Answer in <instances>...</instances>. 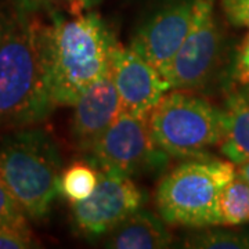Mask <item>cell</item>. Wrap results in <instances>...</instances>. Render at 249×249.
Returning <instances> with one entry per match:
<instances>
[{"instance_id": "1", "label": "cell", "mask_w": 249, "mask_h": 249, "mask_svg": "<svg viewBox=\"0 0 249 249\" xmlns=\"http://www.w3.org/2000/svg\"><path fill=\"white\" fill-rule=\"evenodd\" d=\"M40 3L16 1L0 42V127L21 129L43 122L54 108L45 60Z\"/></svg>"}, {"instance_id": "2", "label": "cell", "mask_w": 249, "mask_h": 249, "mask_svg": "<svg viewBox=\"0 0 249 249\" xmlns=\"http://www.w3.org/2000/svg\"><path fill=\"white\" fill-rule=\"evenodd\" d=\"M49 89L55 107H72L109 68L119 43L97 13L67 18L52 13L43 29Z\"/></svg>"}, {"instance_id": "3", "label": "cell", "mask_w": 249, "mask_h": 249, "mask_svg": "<svg viewBox=\"0 0 249 249\" xmlns=\"http://www.w3.org/2000/svg\"><path fill=\"white\" fill-rule=\"evenodd\" d=\"M61 154L42 127L14 129L0 140V178L29 219L42 220L60 194Z\"/></svg>"}, {"instance_id": "4", "label": "cell", "mask_w": 249, "mask_h": 249, "mask_svg": "<svg viewBox=\"0 0 249 249\" xmlns=\"http://www.w3.org/2000/svg\"><path fill=\"white\" fill-rule=\"evenodd\" d=\"M235 173V163L230 160L206 157L183 160L158 183V214L168 226L193 230L219 226L217 199Z\"/></svg>"}, {"instance_id": "5", "label": "cell", "mask_w": 249, "mask_h": 249, "mask_svg": "<svg viewBox=\"0 0 249 249\" xmlns=\"http://www.w3.org/2000/svg\"><path fill=\"white\" fill-rule=\"evenodd\" d=\"M148 124L155 144L169 158H206L222 142L223 109L196 93L173 90L152 109Z\"/></svg>"}, {"instance_id": "6", "label": "cell", "mask_w": 249, "mask_h": 249, "mask_svg": "<svg viewBox=\"0 0 249 249\" xmlns=\"http://www.w3.org/2000/svg\"><path fill=\"white\" fill-rule=\"evenodd\" d=\"M83 155L97 170H112L129 178L160 173L170 160L154 142L148 116L126 112H121Z\"/></svg>"}, {"instance_id": "7", "label": "cell", "mask_w": 249, "mask_h": 249, "mask_svg": "<svg viewBox=\"0 0 249 249\" xmlns=\"http://www.w3.org/2000/svg\"><path fill=\"white\" fill-rule=\"evenodd\" d=\"M223 55V35L214 0H196L193 24L173 58L166 80L170 90L198 93L216 78Z\"/></svg>"}, {"instance_id": "8", "label": "cell", "mask_w": 249, "mask_h": 249, "mask_svg": "<svg viewBox=\"0 0 249 249\" xmlns=\"http://www.w3.org/2000/svg\"><path fill=\"white\" fill-rule=\"evenodd\" d=\"M145 204V193L133 178L98 170V183L91 196L71 202V220L75 231L88 240L106 237Z\"/></svg>"}, {"instance_id": "9", "label": "cell", "mask_w": 249, "mask_h": 249, "mask_svg": "<svg viewBox=\"0 0 249 249\" xmlns=\"http://www.w3.org/2000/svg\"><path fill=\"white\" fill-rule=\"evenodd\" d=\"M196 0H154L134 28L130 47L166 79L193 24Z\"/></svg>"}, {"instance_id": "10", "label": "cell", "mask_w": 249, "mask_h": 249, "mask_svg": "<svg viewBox=\"0 0 249 249\" xmlns=\"http://www.w3.org/2000/svg\"><path fill=\"white\" fill-rule=\"evenodd\" d=\"M109 72L119 94L122 112L136 116H148L170 85L133 49L118 45L112 53Z\"/></svg>"}, {"instance_id": "11", "label": "cell", "mask_w": 249, "mask_h": 249, "mask_svg": "<svg viewBox=\"0 0 249 249\" xmlns=\"http://www.w3.org/2000/svg\"><path fill=\"white\" fill-rule=\"evenodd\" d=\"M72 107V139L76 148L85 154L122 112L109 68L83 91Z\"/></svg>"}, {"instance_id": "12", "label": "cell", "mask_w": 249, "mask_h": 249, "mask_svg": "<svg viewBox=\"0 0 249 249\" xmlns=\"http://www.w3.org/2000/svg\"><path fill=\"white\" fill-rule=\"evenodd\" d=\"M173 244V235L160 214L139 209L106 235L104 247L111 249H162Z\"/></svg>"}, {"instance_id": "13", "label": "cell", "mask_w": 249, "mask_h": 249, "mask_svg": "<svg viewBox=\"0 0 249 249\" xmlns=\"http://www.w3.org/2000/svg\"><path fill=\"white\" fill-rule=\"evenodd\" d=\"M222 109L223 137L219 148L237 165L249 160V85L231 90Z\"/></svg>"}, {"instance_id": "14", "label": "cell", "mask_w": 249, "mask_h": 249, "mask_svg": "<svg viewBox=\"0 0 249 249\" xmlns=\"http://www.w3.org/2000/svg\"><path fill=\"white\" fill-rule=\"evenodd\" d=\"M187 249H249V230L227 226L194 229L181 240Z\"/></svg>"}, {"instance_id": "15", "label": "cell", "mask_w": 249, "mask_h": 249, "mask_svg": "<svg viewBox=\"0 0 249 249\" xmlns=\"http://www.w3.org/2000/svg\"><path fill=\"white\" fill-rule=\"evenodd\" d=\"M217 216L219 226L237 227L249 223V184L238 173L220 191Z\"/></svg>"}, {"instance_id": "16", "label": "cell", "mask_w": 249, "mask_h": 249, "mask_svg": "<svg viewBox=\"0 0 249 249\" xmlns=\"http://www.w3.org/2000/svg\"><path fill=\"white\" fill-rule=\"evenodd\" d=\"M98 183V170L89 162H75L62 169L60 194L70 202L83 201L91 196Z\"/></svg>"}, {"instance_id": "17", "label": "cell", "mask_w": 249, "mask_h": 249, "mask_svg": "<svg viewBox=\"0 0 249 249\" xmlns=\"http://www.w3.org/2000/svg\"><path fill=\"white\" fill-rule=\"evenodd\" d=\"M27 213L0 178V229L31 232Z\"/></svg>"}, {"instance_id": "18", "label": "cell", "mask_w": 249, "mask_h": 249, "mask_svg": "<svg viewBox=\"0 0 249 249\" xmlns=\"http://www.w3.org/2000/svg\"><path fill=\"white\" fill-rule=\"evenodd\" d=\"M220 6L230 24L249 28V0H220Z\"/></svg>"}, {"instance_id": "19", "label": "cell", "mask_w": 249, "mask_h": 249, "mask_svg": "<svg viewBox=\"0 0 249 249\" xmlns=\"http://www.w3.org/2000/svg\"><path fill=\"white\" fill-rule=\"evenodd\" d=\"M37 247L39 242L34 238L32 232L0 229V249H28Z\"/></svg>"}, {"instance_id": "20", "label": "cell", "mask_w": 249, "mask_h": 249, "mask_svg": "<svg viewBox=\"0 0 249 249\" xmlns=\"http://www.w3.org/2000/svg\"><path fill=\"white\" fill-rule=\"evenodd\" d=\"M234 79L238 85H249V32L242 39L234 61Z\"/></svg>"}, {"instance_id": "21", "label": "cell", "mask_w": 249, "mask_h": 249, "mask_svg": "<svg viewBox=\"0 0 249 249\" xmlns=\"http://www.w3.org/2000/svg\"><path fill=\"white\" fill-rule=\"evenodd\" d=\"M71 7L76 11H88V10L96 7L98 3H101L103 0H67Z\"/></svg>"}, {"instance_id": "22", "label": "cell", "mask_w": 249, "mask_h": 249, "mask_svg": "<svg viewBox=\"0 0 249 249\" xmlns=\"http://www.w3.org/2000/svg\"><path fill=\"white\" fill-rule=\"evenodd\" d=\"M235 168H237V173L249 184V160L237 163Z\"/></svg>"}, {"instance_id": "23", "label": "cell", "mask_w": 249, "mask_h": 249, "mask_svg": "<svg viewBox=\"0 0 249 249\" xmlns=\"http://www.w3.org/2000/svg\"><path fill=\"white\" fill-rule=\"evenodd\" d=\"M4 27H6V16L0 11V42H1L3 34H4Z\"/></svg>"}, {"instance_id": "24", "label": "cell", "mask_w": 249, "mask_h": 249, "mask_svg": "<svg viewBox=\"0 0 249 249\" xmlns=\"http://www.w3.org/2000/svg\"><path fill=\"white\" fill-rule=\"evenodd\" d=\"M16 1H24V3H40V0H16Z\"/></svg>"}]
</instances>
